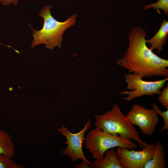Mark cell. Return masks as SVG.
<instances>
[{
    "label": "cell",
    "instance_id": "e0dca14e",
    "mask_svg": "<svg viewBox=\"0 0 168 168\" xmlns=\"http://www.w3.org/2000/svg\"><path fill=\"white\" fill-rule=\"evenodd\" d=\"M75 168H92L91 163H89L86 161L82 160V162L76 164L75 166Z\"/></svg>",
    "mask_w": 168,
    "mask_h": 168
},
{
    "label": "cell",
    "instance_id": "9c48e42d",
    "mask_svg": "<svg viewBox=\"0 0 168 168\" xmlns=\"http://www.w3.org/2000/svg\"><path fill=\"white\" fill-rule=\"evenodd\" d=\"M168 35V21L164 19L158 31L152 38L147 40V43L151 44L150 49L152 51L157 49V53L160 54L166 42Z\"/></svg>",
    "mask_w": 168,
    "mask_h": 168
},
{
    "label": "cell",
    "instance_id": "ac0fdd59",
    "mask_svg": "<svg viewBox=\"0 0 168 168\" xmlns=\"http://www.w3.org/2000/svg\"><path fill=\"white\" fill-rule=\"evenodd\" d=\"M19 1V0H0V3L2 5L7 6L10 4H13L16 6Z\"/></svg>",
    "mask_w": 168,
    "mask_h": 168
},
{
    "label": "cell",
    "instance_id": "2e32d148",
    "mask_svg": "<svg viewBox=\"0 0 168 168\" xmlns=\"http://www.w3.org/2000/svg\"><path fill=\"white\" fill-rule=\"evenodd\" d=\"M158 97V100L162 106L168 109V85L162 88Z\"/></svg>",
    "mask_w": 168,
    "mask_h": 168
},
{
    "label": "cell",
    "instance_id": "52a82bcc",
    "mask_svg": "<svg viewBox=\"0 0 168 168\" xmlns=\"http://www.w3.org/2000/svg\"><path fill=\"white\" fill-rule=\"evenodd\" d=\"M130 123L137 126L143 134L152 135L159 121V116L152 108L135 104L126 115Z\"/></svg>",
    "mask_w": 168,
    "mask_h": 168
},
{
    "label": "cell",
    "instance_id": "6da1fadb",
    "mask_svg": "<svg viewBox=\"0 0 168 168\" xmlns=\"http://www.w3.org/2000/svg\"><path fill=\"white\" fill-rule=\"evenodd\" d=\"M146 30L140 26L132 29L129 34V47L118 64L129 72L142 78L153 76L168 77V60L159 57L147 47Z\"/></svg>",
    "mask_w": 168,
    "mask_h": 168
},
{
    "label": "cell",
    "instance_id": "7c38bea8",
    "mask_svg": "<svg viewBox=\"0 0 168 168\" xmlns=\"http://www.w3.org/2000/svg\"><path fill=\"white\" fill-rule=\"evenodd\" d=\"M14 144L10 134L0 129V156L4 155L12 158L15 155Z\"/></svg>",
    "mask_w": 168,
    "mask_h": 168
},
{
    "label": "cell",
    "instance_id": "8fae6325",
    "mask_svg": "<svg viewBox=\"0 0 168 168\" xmlns=\"http://www.w3.org/2000/svg\"><path fill=\"white\" fill-rule=\"evenodd\" d=\"M163 149L159 140L155 145L152 157L147 163L144 168H165L166 162Z\"/></svg>",
    "mask_w": 168,
    "mask_h": 168
},
{
    "label": "cell",
    "instance_id": "9a60e30c",
    "mask_svg": "<svg viewBox=\"0 0 168 168\" xmlns=\"http://www.w3.org/2000/svg\"><path fill=\"white\" fill-rule=\"evenodd\" d=\"M19 165L13 162L9 158L4 155L0 156V168H21Z\"/></svg>",
    "mask_w": 168,
    "mask_h": 168
},
{
    "label": "cell",
    "instance_id": "30bf717a",
    "mask_svg": "<svg viewBox=\"0 0 168 168\" xmlns=\"http://www.w3.org/2000/svg\"><path fill=\"white\" fill-rule=\"evenodd\" d=\"M105 156L99 160H95L91 163L94 168H122L116 152L114 148L107 150L105 153Z\"/></svg>",
    "mask_w": 168,
    "mask_h": 168
},
{
    "label": "cell",
    "instance_id": "ba28073f",
    "mask_svg": "<svg viewBox=\"0 0 168 168\" xmlns=\"http://www.w3.org/2000/svg\"><path fill=\"white\" fill-rule=\"evenodd\" d=\"M142 150L117 147L116 153L122 168H144L147 163L152 157L155 145L148 144Z\"/></svg>",
    "mask_w": 168,
    "mask_h": 168
},
{
    "label": "cell",
    "instance_id": "7a4b0ae2",
    "mask_svg": "<svg viewBox=\"0 0 168 168\" xmlns=\"http://www.w3.org/2000/svg\"><path fill=\"white\" fill-rule=\"evenodd\" d=\"M51 6H47L43 7L40 11L39 15L44 19L42 28L37 30L32 28V49L35 46L44 44L45 47L52 50L56 46L60 49L63 40V35L68 28L75 24L76 14L70 16L63 22H60L56 20L52 16L50 9Z\"/></svg>",
    "mask_w": 168,
    "mask_h": 168
},
{
    "label": "cell",
    "instance_id": "277c9868",
    "mask_svg": "<svg viewBox=\"0 0 168 168\" xmlns=\"http://www.w3.org/2000/svg\"><path fill=\"white\" fill-rule=\"evenodd\" d=\"M84 143L85 148L97 160L102 159L105 152L111 148L120 147L135 149L138 147L136 142L105 132L98 127L90 130L85 136Z\"/></svg>",
    "mask_w": 168,
    "mask_h": 168
},
{
    "label": "cell",
    "instance_id": "5bb4252c",
    "mask_svg": "<svg viewBox=\"0 0 168 168\" xmlns=\"http://www.w3.org/2000/svg\"><path fill=\"white\" fill-rule=\"evenodd\" d=\"M152 108L155 112L158 115H159L163 119L164 124L161 129L160 132L168 129V109L165 111H162L158 105L155 103H153L152 105Z\"/></svg>",
    "mask_w": 168,
    "mask_h": 168
},
{
    "label": "cell",
    "instance_id": "5b68a950",
    "mask_svg": "<svg viewBox=\"0 0 168 168\" xmlns=\"http://www.w3.org/2000/svg\"><path fill=\"white\" fill-rule=\"evenodd\" d=\"M124 77L127 84V88L130 91L119 92L122 95H127V97L122 99L128 102L144 95H159L161 89L168 80V78L166 77L156 81H145L140 76L134 73L125 74Z\"/></svg>",
    "mask_w": 168,
    "mask_h": 168
},
{
    "label": "cell",
    "instance_id": "d6986e66",
    "mask_svg": "<svg viewBox=\"0 0 168 168\" xmlns=\"http://www.w3.org/2000/svg\"><path fill=\"white\" fill-rule=\"evenodd\" d=\"M0 45H4V46H7V47H9L10 48H12V49H14L16 52H17V53H19V52L18 51L12 48L11 46L3 44H2L1 43H0Z\"/></svg>",
    "mask_w": 168,
    "mask_h": 168
},
{
    "label": "cell",
    "instance_id": "8992f818",
    "mask_svg": "<svg viewBox=\"0 0 168 168\" xmlns=\"http://www.w3.org/2000/svg\"><path fill=\"white\" fill-rule=\"evenodd\" d=\"M91 122V119H88L83 128L76 133L71 132L67 127L63 125L61 128L57 129L59 132L66 138L68 142L67 147L61 151L63 155L70 157L73 161L82 159L91 163L84 155L82 145L85 140V133L90 129Z\"/></svg>",
    "mask_w": 168,
    "mask_h": 168
},
{
    "label": "cell",
    "instance_id": "3957f363",
    "mask_svg": "<svg viewBox=\"0 0 168 168\" xmlns=\"http://www.w3.org/2000/svg\"><path fill=\"white\" fill-rule=\"evenodd\" d=\"M95 119L96 127L105 132L137 142L141 148L147 143L142 140L139 132L130 123L117 104L103 114H96Z\"/></svg>",
    "mask_w": 168,
    "mask_h": 168
},
{
    "label": "cell",
    "instance_id": "4fadbf2b",
    "mask_svg": "<svg viewBox=\"0 0 168 168\" xmlns=\"http://www.w3.org/2000/svg\"><path fill=\"white\" fill-rule=\"evenodd\" d=\"M151 8L156 10L159 14H161L159 9L164 10V14L167 16L168 14V0H158L156 2L145 5L143 9L146 10Z\"/></svg>",
    "mask_w": 168,
    "mask_h": 168
}]
</instances>
